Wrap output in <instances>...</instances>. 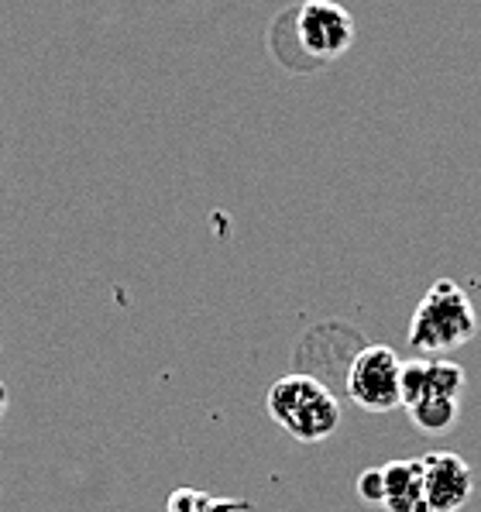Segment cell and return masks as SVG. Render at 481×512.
Wrapping results in <instances>:
<instances>
[{
  "mask_svg": "<svg viewBox=\"0 0 481 512\" xmlns=\"http://www.w3.org/2000/svg\"><path fill=\"white\" fill-rule=\"evenodd\" d=\"M348 396L368 413H389L402 406V361L385 344L354 354L348 368Z\"/></svg>",
  "mask_w": 481,
  "mask_h": 512,
  "instance_id": "277c9868",
  "label": "cell"
},
{
  "mask_svg": "<svg viewBox=\"0 0 481 512\" xmlns=\"http://www.w3.org/2000/svg\"><path fill=\"white\" fill-rule=\"evenodd\" d=\"M251 502L244 499H220L200 488H176L169 495V512H248Z\"/></svg>",
  "mask_w": 481,
  "mask_h": 512,
  "instance_id": "9c48e42d",
  "label": "cell"
},
{
  "mask_svg": "<svg viewBox=\"0 0 481 512\" xmlns=\"http://www.w3.org/2000/svg\"><path fill=\"white\" fill-rule=\"evenodd\" d=\"M423 468V499L427 512H457L471 499L475 475H471L468 461L451 451H433L420 458Z\"/></svg>",
  "mask_w": 481,
  "mask_h": 512,
  "instance_id": "5b68a950",
  "label": "cell"
},
{
  "mask_svg": "<svg viewBox=\"0 0 481 512\" xmlns=\"http://www.w3.org/2000/svg\"><path fill=\"white\" fill-rule=\"evenodd\" d=\"M464 392V368L447 358H413L402 361V406L416 399L447 396L461 399Z\"/></svg>",
  "mask_w": 481,
  "mask_h": 512,
  "instance_id": "8992f818",
  "label": "cell"
},
{
  "mask_svg": "<svg viewBox=\"0 0 481 512\" xmlns=\"http://www.w3.org/2000/svg\"><path fill=\"white\" fill-rule=\"evenodd\" d=\"M4 409H7V389L0 385V416H4Z\"/></svg>",
  "mask_w": 481,
  "mask_h": 512,
  "instance_id": "8fae6325",
  "label": "cell"
},
{
  "mask_svg": "<svg viewBox=\"0 0 481 512\" xmlns=\"http://www.w3.org/2000/svg\"><path fill=\"white\" fill-rule=\"evenodd\" d=\"M358 495L365 502H372V506H382V499H385V475H382V468H368L365 475L358 478Z\"/></svg>",
  "mask_w": 481,
  "mask_h": 512,
  "instance_id": "30bf717a",
  "label": "cell"
},
{
  "mask_svg": "<svg viewBox=\"0 0 481 512\" xmlns=\"http://www.w3.org/2000/svg\"><path fill=\"white\" fill-rule=\"evenodd\" d=\"M478 334V313L457 282L437 279L409 320V348L423 354L454 351Z\"/></svg>",
  "mask_w": 481,
  "mask_h": 512,
  "instance_id": "7a4b0ae2",
  "label": "cell"
},
{
  "mask_svg": "<svg viewBox=\"0 0 481 512\" xmlns=\"http://www.w3.org/2000/svg\"><path fill=\"white\" fill-rule=\"evenodd\" d=\"M382 475H385V499H382L385 509L389 512H427L420 458L385 464Z\"/></svg>",
  "mask_w": 481,
  "mask_h": 512,
  "instance_id": "52a82bcc",
  "label": "cell"
},
{
  "mask_svg": "<svg viewBox=\"0 0 481 512\" xmlns=\"http://www.w3.org/2000/svg\"><path fill=\"white\" fill-rule=\"evenodd\" d=\"M268 416L299 444H320L341 427L337 396L313 375H286L268 389Z\"/></svg>",
  "mask_w": 481,
  "mask_h": 512,
  "instance_id": "6da1fadb",
  "label": "cell"
},
{
  "mask_svg": "<svg viewBox=\"0 0 481 512\" xmlns=\"http://www.w3.org/2000/svg\"><path fill=\"white\" fill-rule=\"evenodd\" d=\"M289 31L296 52L303 55V69H323L337 62L354 42V18L348 7L334 0H303L286 18L275 21Z\"/></svg>",
  "mask_w": 481,
  "mask_h": 512,
  "instance_id": "3957f363",
  "label": "cell"
},
{
  "mask_svg": "<svg viewBox=\"0 0 481 512\" xmlns=\"http://www.w3.org/2000/svg\"><path fill=\"white\" fill-rule=\"evenodd\" d=\"M406 413H409V420H413L423 433H430V437H440V433H447L457 423V399H447V396L416 399V403L406 406Z\"/></svg>",
  "mask_w": 481,
  "mask_h": 512,
  "instance_id": "ba28073f",
  "label": "cell"
}]
</instances>
